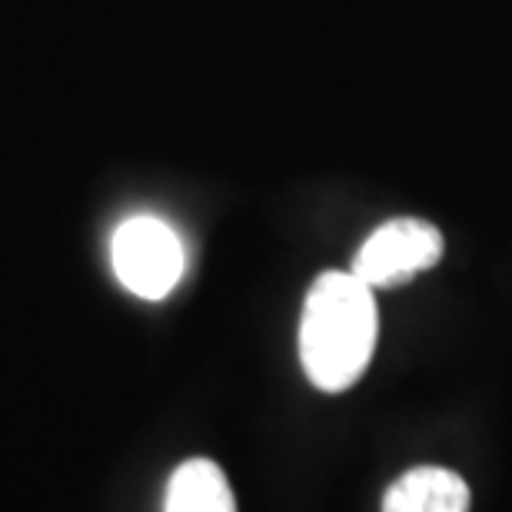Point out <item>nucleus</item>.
Wrapping results in <instances>:
<instances>
[{
	"mask_svg": "<svg viewBox=\"0 0 512 512\" xmlns=\"http://www.w3.org/2000/svg\"><path fill=\"white\" fill-rule=\"evenodd\" d=\"M376 333V290L353 270L323 273L306 293L300 316V363L306 380L323 393L356 386L373 360Z\"/></svg>",
	"mask_w": 512,
	"mask_h": 512,
	"instance_id": "obj_1",
	"label": "nucleus"
},
{
	"mask_svg": "<svg viewBox=\"0 0 512 512\" xmlns=\"http://www.w3.org/2000/svg\"><path fill=\"white\" fill-rule=\"evenodd\" d=\"M117 280L140 300H163L180 283L187 256L183 243L157 217H130L120 223L110 243Z\"/></svg>",
	"mask_w": 512,
	"mask_h": 512,
	"instance_id": "obj_2",
	"label": "nucleus"
},
{
	"mask_svg": "<svg viewBox=\"0 0 512 512\" xmlns=\"http://www.w3.org/2000/svg\"><path fill=\"white\" fill-rule=\"evenodd\" d=\"M443 233L416 217H396L373 230L353 260V273L370 290L409 283L413 276L433 270L443 256Z\"/></svg>",
	"mask_w": 512,
	"mask_h": 512,
	"instance_id": "obj_3",
	"label": "nucleus"
},
{
	"mask_svg": "<svg viewBox=\"0 0 512 512\" xmlns=\"http://www.w3.org/2000/svg\"><path fill=\"white\" fill-rule=\"evenodd\" d=\"M383 512H469V486L439 466L409 469L389 486Z\"/></svg>",
	"mask_w": 512,
	"mask_h": 512,
	"instance_id": "obj_4",
	"label": "nucleus"
},
{
	"mask_svg": "<svg viewBox=\"0 0 512 512\" xmlns=\"http://www.w3.org/2000/svg\"><path fill=\"white\" fill-rule=\"evenodd\" d=\"M163 512H237V503L217 463L190 459L170 476Z\"/></svg>",
	"mask_w": 512,
	"mask_h": 512,
	"instance_id": "obj_5",
	"label": "nucleus"
}]
</instances>
